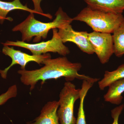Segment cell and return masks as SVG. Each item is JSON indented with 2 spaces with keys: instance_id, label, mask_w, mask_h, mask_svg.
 <instances>
[{
  "instance_id": "obj_4",
  "label": "cell",
  "mask_w": 124,
  "mask_h": 124,
  "mask_svg": "<svg viewBox=\"0 0 124 124\" xmlns=\"http://www.w3.org/2000/svg\"><path fill=\"white\" fill-rule=\"evenodd\" d=\"M80 89H77L71 81H67L60 92L57 114L60 124H76L74 104L80 96Z\"/></svg>"
},
{
  "instance_id": "obj_7",
  "label": "cell",
  "mask_w": 124,
  "mask_h": 124,
  "mask_svg": "<svg viewBox=\"0 0 124 124\" xmlns=\"http://www.w3.org/2000/svg\"><path fill=\"white\" fill-rule=\"evenodd\" d=\"M88 37L100 62L102 64L106 63L114 54L112 35L111 33L93 31L88 33Z\"/></svg>"
},
{
  "instance_id": "obj_6",
  "label": "cell",
  "mask_w": 124,
  "mask_h": 124,
  "mask_svg": "<svg viewBox=\"0 0 124 124\" xmlns=\"http://www.w3.org/2000/svg\"><path fill=\"white\" fill-rule=\"evenodd\" d=\"M2 53L5 55L11 58L12 62L11 64L4 70L0 69V74L4 79L7 78V73L10 69L15 64H19L21 69L24 70L26 65L30 62H35L38 64H42L43 62L47 59L51 58V55L46 53L40 55H30L23 53L20 50H16L13 47L4 45L2 48Z\"/></svg>"
},
{
  "instance_id": "obj_9",
  "label": "cell",
  "mask_w": 124,
  "mask_h": 124,
  "mask_svg": "<svg viewBox=\"0 0 124 124\" xmlns=\"http://www.w3.org/2000/svg\"><path fill=\"white\" fill-rule=\"evenodd\" d=\"M59 106L58 101H49L42 107L39 116L32 122L27 124H59L57 110Z\"/></svg>"
},
{
  "instance_id": "obj_2",
  "label": "cell",
  "mask_w": 124,
  "mask_h": 124,
  "mask_svg": "<svg viewBox=\"0 0 124 124\" xmlns=\"http://www.w3.org/2000/svg\"><path fill=\"white\" fill-rule=\"evenodd\" d=\"M56 18L52 22L45 23L36 20L34 13H30L26 18L12 29L13 31H20L22 41L29 42L34 37L33 42H37L47 37L49 31L54 28H63L70 24L72 18L63 10L61 7L55 13Z\"/></svg>"
},
{
  "instance_id": "obj_16",
  "label": "cell",
  "mask_w": 124,
  "mask_h": 124,
  "mask_svg": "<svg viewBox=\"0 0 124 124\" xmlns=\"http://www.w3.org/2000/svg\"><path fill=\"white\" fill-rule=\"evenodd\" d=\"M17 93V87L16 85H13L9 87L5 93L0 95V106L5 104L10 99L16 97Z\"/></svg>"
},
{
  "instance_id": "obj_10",
  "label": "cell",
  "mask_w": 124,
  "mask_h": 124,
  "mask_svg": "<svg viewBox=\"0 0 124 124\" xmlns=\"http://www.w3.org/2000/svg\"><path fill=\"white\" fill-rule=\"evenodd\" d=\"M90 8L106 13L122 14L124 0H84Z\"/></svg>"
},
{
  "instance_id": "obj_15",
  "label": "cell",
  "mask_w": 124,
  "mask_h": 124,
  "mask_svg": "<svg viewBox=\"0 0 124 124\" xmlns=\"http://www.w3.org/2000/svg\"><path fill=\"white\" fill-rule=\"evenodd\" d=\"M89 89V86L86 85H83L81 86V88L80 89L79 106L78 109V117L76 124H86L84 108V103L85 98Z\"/></svg>"
},
{
  "instance_id": "obj_12",
  "label": "cell",
  "mask_w": 124,
  "mask_h": 124,
  "mask_svg": "<svg viewBox=\"0 0 124 124\" xmlns=\"http://www.w3.org/2000/svg\"><path fill=\"white\" fill-rule=\"evenodd\" d=\"M22 10L33 13L38 14L34 9H30L27 5H24L20 2V0H14L10 2L2 1L0 0V21L2 23L5 19L11 21V18L6 17L9 12L15 10Z\"/></svg>"
},
{
  "instance_id": "obj_1",
  "label": "cell",
  "mask_w": 124,
  "mask_h": 124,
  "mask_svg": "<svg viewBox=\"0 0 124 124\" xmlns=\"http://www.w3.org/2000/svg\"><path fill=\"white\" fill-rule=\"evenodd\" d=\"M44 67L32 70L20 69L17 72L20 75V80L23 85L30 86L32 91L40 81L44 84L47 80L65 78L67 81H71L75 79H85L95 83L99 80L97 78H93L78 73L82 67L81 63L72 62L66 56L47 59L43 62Z\"/></svg>"
},
{
  "instance_id": "obj_8",
  "label": "cell",
  "mask_w": 124,
  "mask_h": 124,
  "mask_svg": "<svg viewBox=\"0 0 124 124\" xmlns=\"http://www.w3.org/2000/svg\"><path fill=\"white\" fill-rule=\"evenodd\" d=\"M86 31H77L70 24L63 28L58 29V33L63 43L72 42L84 53L89 54L94 53L93 45L88 37Z\"/></svg>"
},
{
  "instance_id": "obj_11",
  "label": "cell",
  "mask_w": 124,
  "mask_h": 124,
  "mask_svg": "<svg viewBox=\"0 0 124 124\" xmlns=\"http://www.w3.org/2000/svg\"><path fill=\"white\" fill-rule=\"evenodd\" d=\"M108 87L107 92L104 95V101L111 104L120 105L123 99L124 78L115 81Z\"/></svg>"
},
{
  "instance_id": "obj_18",
  "label": "cell",
  "mask_w": 124,
  "mask_h": 124,
  "mask_svg": "<svg viewBox=\"0 0 124 124\" xmlns=\"http://www.w3.org/2000/svg\"><path fill=\"white\" fill-rule=\"evenodd\" d=\"M33 1L34 6V10L37 12H38L39 14L42 15L43 13V11L40 8L38 7V4H37V0H32Z\"/></svg>"
},
{
  "instance_id": "obj_17",
  "label": "cell",
  "mask_w": 124,
  "mask_h": 124,
  "mask_svg": "<svg viewBox=\"0 0 124 124\" xmlns=\"http://www.w3.org/2000/svg\"><path fill=\"white\" fill-rule=\"evenodd\" d=\"M124 108V105L122 104L115 108L111 111V115L113 120L112 124H119L118 120L119 117L122 113Z\"/></svg>"
},
{
  "instance_id": "obj_5",
  "label": "cell",
  "mask_w": 124,
  "mask_h": 124,
  "mask_svg": "<svg viewBox=\"0 0 124 124\" xmlns=\"http://www.w3.org/2000/svg\"><path fill=\"white\" fill-rule=\"evenodd\" d=\"M53 36L51 39L36 44H29L17 40L16 41H7L2 43L3 45L16 46L28 50L33 55H40L52 52L57 53L63 56H66L70 53L68 47L64 44L59 35L57 28L53 29Z\"/></svg>"
},
{
  "instance_id": "obj_13",
  "label": "cell",
  "mask_w": 124,
  "mask_h": 124,
  "mask_svg": "<svg viewBox=\"0 0 124 124\" xmlns=\"http://www.w3.org/2000/svg\"><path fill=\"white\" fill-rule=\"evenodd\" d=\"M124 78V63L118 67L115 70L105 71L102 79L99 81V87L100 90H103L113 82Z\"/></svg>"
},
{
  "instance_id": "obj_14",
  "label": "cell",
  "mask_w": 124,
  "mask_h": 124,
  "mask_svg": "<svg viewBox=\"0 0 124 124\" xmlns=\"http://www.w3.org/2000/svg\"><path fill=\"white\" fill-rule=\"evenodd\" d=\"M113 33L114 54L121 57L124 54V21Z\"/></svg>"
},
{
  "instance_id": "obj_3",
  "label": "cell",
  "mask_w": 124,
  "mask_h": 124,
  "mask_svg": "<svg viewBox=\"0 0 124 124\" xmlns=\"http://www.w3.org/2000/svg\"><path fill=\"white\" fill-rule=\"evenodd\" d=\"M72 19L85 23L95 31L111 34L124 22V17L122 14L106 13L87 6Z\"/></svg>"
}]
</instances>
